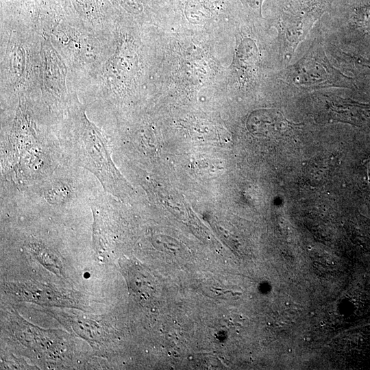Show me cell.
<instances>
[{"label": "cell", "instance_id": "cell-1", "mask_svg": "<svg viewBox=\"0 0 370 370\" xmlns=\"http://www.w3.org/2000/svg\"><path fill=\"white\" fill-rule=\"evenodd\" d=\"M89 171L64 160L48 177L23 189L1 186L3 210L64 214L90 208L102 188Z\"/></svg>", "mask_w": 370, "mask_h": 370}, {"label": "cell", "instance_id": "cell-2", "mask_svg": "<svg viewBox=\"0 0 370 370\" xmlns=\"http://www.w3.org/2000/svg\"><path fill=\"white\" fill-rule=\"evenodd\" d=\"M65 161L85 169L113 196H119L124 182L111 156V147L101 131L79 106H72L58 131Z\"/></svg>", "mask_w": 370, "mask_h": 370}, {"label": "cell", "instance_id": "cell-3", "mask_svg": "<svg viewBox=\"0 0 370 370\" xmlns=\"http://www.w3.org/2000/svg\"><path fill=\"white\" fill-rule=\"evenodd\" d=\"M260 8L262 0H249Z\"/></svg>", "mask_w": 370, "mask_h": 370}]
</instances>
